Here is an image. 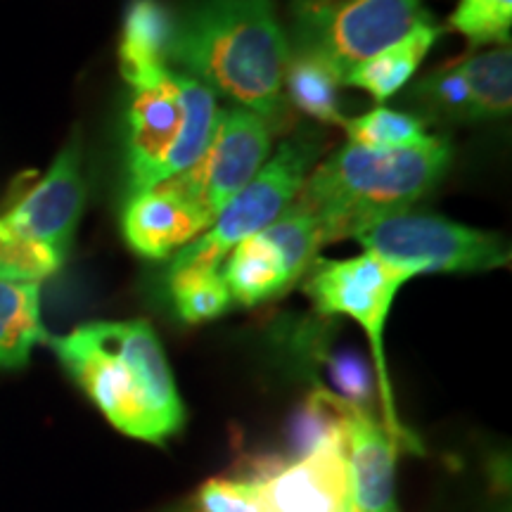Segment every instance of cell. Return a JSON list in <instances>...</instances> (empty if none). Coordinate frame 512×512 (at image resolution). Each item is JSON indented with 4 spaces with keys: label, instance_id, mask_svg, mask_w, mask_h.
Masks as SVG:
<instances>
[{
    "label": "cell",
    "instance_id": "obj_1",
    "mask_svg": "<svg viewBox=\"0 0 512 512\" xmlns=\"http://www.w3.org/2000/svg\"><path fill=\"white\" fill-rule=\"evenodd\" d=\"M290 41L273 0H183L174 12L169 67L226 95L275 131L287 117Z\"/></svg>",
    "mask_w": 512,
    "mask_h": 512
},
{
    "label": "cell",
    "instance_id": "obj_2",
    "mask_svg": "<svg viewBox=\"0 0 512 512\" xmlns=\"http://www.w3.org/2000/svg\"><path fill=\"white\" fill-rule=\"evenodd\" d=\"M48 344L114 430L155 446L181 432L183 399L147 320L88 323Z\"/></svg>",
    "mask_w": 512,
    "mask_h": 512
},
{
    "label": "cell",
    "instance_id": "obj_3",
    "mask_svg": "<svg viewBox=\"0 0 512 512\" xmlns=\"http://www.w3.org/2000/svg\"><path fill=\"white\" fill-rule=\"evenodd\" d=\"M451 157V143L441 136L401 150L347 143L304 178L290 209L316 221L323 245L356 238L384 216L411 209L441 181Z\"/></svg>",
    "mask_w": 512,
    "mask_h": 512
},
{
    "label": "cell",
    "instance_id": "obj_4",
    "mask_svg": "<svg viewBox=\"0 0 512 512\" xmlns=\"http://www.w3.org/2000/svg\"><path fill=\"white\" fill-rule=\"evenodd\" d=\"M216 117V95L176 69L150 86L131 88L124 136L128 195L188 171L207 150Z\"/></svg>",
    "mask_w": 512,
    "mask_h": 512
},
{
    "label": "cell",
    "instance_id": "obj_5",
    "mask_svg": "<svg viewBox=\"0 0 512 512\" xmlns=\"http://www.w3.org/2000/svg\"><path fill=\"white\" fill-rule=\"evenodd\" d=\"M411 278H418V275L408 271V268L389 264L377 254L363 252L361 256L344 261L316 259L304 290L318 313H323V316H347L361 325L375 358L377 384H380L384 411L382 425L394 434L396 441L418 446L415 437L401 425L399 413H396L392 380H389L387 358H384V325L389 320L396 294Z\"/></svg>",
    "mask_w": 512,
    "mask_h": 512
},
{
    "label": "cell",
    "instance_id": "obj_6",
    "mask_svg": "<svg viewBox=\"0 0 512 512\" xmlns=\"http://www.w3.org/2000/svg\"><path fill=\"white\" fill-rule=\"evenodd\" d=\"M432 22L422 0H344L292 8L290 50L309 53L347 76L358 64L392 48L420 24Z\"/></svg>",
    "mask_w": 512,
    "mask_h": 512
},
{
    "label": "cell",
    "instance_id": "obj_7",
    "mask_svg": "<svg viewBox=\"0 0 512 512\" xmlns=\"http://www.w3.org/2000/svg\"><path fill=\"white\" fill-rule=\"evenodd\" d=\"M358 245L380 259L422 273H477L510 264L505 238L425 211L384 216L356 235Z\"/></svg>",
    "mask_w": 512,
    "mask_h": 512
},
{
    "label": "cell",
    "instance_id": "obj_8",
    "mask_svg": "<svg viewBox=\"0 0 512 512\" xmlns=\"http://www.w3.org/2000/svg\"><path fill=\"white\" fill-rule=\"evenodd\" d=\"M316 155L318 143L313 138L285 140L275 155L266 159L259 174L228 202L211 228L171 256L169 268H221L230 249L261 233L290 209Z\"/></svg>",
    "mask_w": 512,
    "mask_h": 512
},
{
    "label": "cell",
    "instance_id": "obj_9",
    "mask_svg": "<svg viewBox=\"0 0 512 512\" xmlns=\"http://www.w3.org/2000/svg\"><path fill=\"white\" fill-rule=\"evenodd\" d=\"M271 147L273 131L264 119L242 107L219 110L202 157L162 185L200 211L211 228L228 202L259 174Z\"/></svg>",
    "mask_w": 512,
    "mask_h": 512
},
{
    "label": "cell",
    "instance_id": "obj_10",
    "mask_svg": "<svg viewBox=\"0 0 512 512\" xmlns=\"http://www.w3.org/2000/svg\"><path fill=\"white\" fill-rule=\"evenodd\" d=\"M83 204L86 183L81 174V147L69 143L50 164L46 176L0 214V230L29 245L53 249L67 259Z\"/></svg>",
    "mask_w": 512,
    "mask_h": 512
},
{
    "label": "cell",
    "instance_id": "obj_11",
    "mask_svg": "<svg viewBox=\"0 0 512 512\" xmlns=\"http://www.w3.org/2000/svg\"><path fill=\"white\" fill-rule=\"evenodd\" d=\"M261 512H354L344 432L259 486Z\"/></svg>",
    "mask_w": 512,
    "mask_h": 512
},
{
    "label": "cell",
    "instance_id": "obj_12",
    "mask_svg": "<svg viewBox=\"0 0 512 512\" xmlns=\"http://www.w3.org/2000/svg\"><path fill=\"white\" fill-rule=\"evenodd\" d=\"M347 453L349 489L354 512L396 510V448L394 434L377 422L368 408L351 403L342 425Z\"/></svg>",
    "mask_w": 512,
    "mask_h": 512
},
{
    "label": "cell",
    "instance_id": "obj_13",
    "mask_svg": "<svg viewBox=\"0 0 512 512\" xmlns=\"http://www.w3.org/2000/svg\"><path fill=\"white\" fill-rule=\"evenodd\" d=\"M126 245L138 256L164 261L200 238L209 223L195 207L164 185L128 195L121 216Z\"/></svg>",
    "mask_w": 512,
    "mask_h": 512
},
{
    "label": "cell",
    "instance_id": "obj_14",
    "mask_svg": "<svg viewBox=\"0 0 512 512\" xmlns=\"http://www.w3.org/2000/svg\"><path fill=\"white\" fill-rule=\"evenodd\" d=\"M174 12L162 0H131L119 41L121 79L131 88L150 86L169 72Z\"/></svg>",
    "mask_w": 512,
    "mask_h": 512
},
{
    "label": "cell",
    "instance_id": "obj_15",
    "mask_svg": "<svg viewBox=\"0 0 512 512\" xmlns=\"http://www.w3.org/2000/svg\"><path fill=\"white\" fill-rule=\"evenodd\" d=\"M441 27L434 22L420 24L411 34L403 36L399 43H394L392 48L382 50L375 57H370L368 62L358 64L354 72H349L342 79V86H354L361 88L373 95L375 100H387L392 98L413 79V74L418 72V67L430 53L434 43L439 41Z\"/></svg>",
    "mask_w": 512,
    "mask_h": 512
},
{
    "label": "cell",
    "instance_id": "obj_16",
    "mask_svg": "<svg viewBox=\"0 0 512 512\" xmlns=\"http://www.w3.org/2000/svg\"><path fill=\"white\" fill-rule=\"evenodd\" d=\"M43 342L41 283L0 280V368H22Z\"/></svg>",
    "mask_w": 512,
    "mask_h": 512
},
{
    "label": "cell",
    "instance_id": "obj_17",
    "mask_svg": "<svg viewBox=\"0 0 512 512\" xmlns=\"http://www.w3.org/2000/svg\"><path fill=\"white\" fill-rule=\"evenodd\" d=\"M223 280H226L233 302L256 306L271 302L292 287L283 264L259 235L242 240L226 256Z\"/></svg>",
    "mask_w": 512,
    "mask_h": 512
},
{
    "label": "cell",
    "instance_id": "obj_18",
    "mask_svg": "<svg viewBox=\"0 0 512 512\" xmlns=\"http://www.w3.org/2000/svg\"><path fill=\"white\" fill-rule=\"evenodd\" d=\"M342 76L316 55L290 50L285 69V98L299 112L323 124H342V102H339Z\"/></svg>",
    "mask_w": 512,
    "mask_h": 512
},
{
    "label": "cell",
    "instance_id": "obj_19",
    "mask_svg": "<svg viewBox=\"0 0 512 512\" xmlns=\"http://www.w3.org/2000/svg\"><path fill=\"white\" fill-rule=\"evenodd\" d=\"M472 98V121L503 119L512 107V53L508 46H498L486 53L460 57Z\"/></svg>",
    "mask_w": 512,
    "mask_h": 512
},
{
    "label": "cell",
    "instance_id": "obj_20",
    "mask_svg": "<svg viewBox=\"0 0 512 512\" xmlns=\"http://www.w3.org/2000/svg\"><path fill=\"white\" fill-rule=\"evenodd\" d=\"M169 297L185 323L197 325L216 320L233 306V297L223 280L221 268L176 266L166 273Z\"/></svg>",
    "mask_w": 512,
    "mask_h": 512
},
{
    "label": "cell",
    "instance_id": "obj_21",
    "mask_svg": "<svg viewBox=\"0 0 512 512\" xmlns=\"http://www.w3.org/2000/svg\"><path fill=\"white\" fill-rule=\"evenodd\" d=\"M349 406L351 403L339 399L337 394L328 392V389H316V392L306 396L302 406L294 411L290 430H287L292 463L306 458L328 439L339 437Z\"/></svg>",
    "mask_w": 512,
    "mask_h": 512
},
{
    "label": "cell",
    "instance_id": "obj_22",
    "mask_svg": "<svg viewBox=\"0 0 512 512\" xmlns=\"http://www.w3.org/2000/svg\"><path fill=\"white\" fill-rule=\"evenodd\" d=\"M256 235L273 249L292 285L311 271L318 249L323 247L316 221L297 209H287L278 221Z\"/></svg>",
    "mask_w": 512,
    "mask_h": 512
},
{
    "label": "cell",
    "instance_id": "obj_23",
    "mask_svg": "<svg viewBox=\"0 0 512 512\" xmlns=\"http://www.w3.org/2000/svg\"><path fill=\"white\" fill-rule=\"evenodd\" d=\"M342 126L349 133L351 143L368 150H401V147L418 145L430 136L425 131V119L384 105H377L361 117H347Z\"/></svg>",
    "mask_w": 512,
    "mask_h": 512
},
{
    "label": "cell",
    "instance_id": "obj_24",
    "mask_svg": "<svg viewBox=\"0 0 512 512\" xmlns=\"http://www.w3.org/2000/svg\"><path fill=\"white\" fill-rule=\"evenodd\" d=\"M413 100L420 105V112L441 121H472L470 88L458 62H448L434 69L413 88Z\"/></svg>",
    "mask_w": 512,
    "mask_h": 512
},
{
    "label": "cell",
    "instance_id": "obj_25",
    "mask_svg": "<svg viewBox=\"0 0 512 512\" xmlns=\"http://www.w3.org/2000/svg\"><path fill=\"white\" fill-rule=\"evenodd\" d=\"M448 27L477 46H508L512 29V0H460Z\"/></svg>",
    "mask_w": 512,
    "mask_h": 512
},
{
    "label": "cell",
    "instance_id": "obj_26",
    "mask_svg": "<svg viewBox=\"0 0 512 512\" xmlns=\"http://www.w3.org/2000/svg\"><path fill=\"white\" fill-rule=\"evenodd\" d=\"M64 256L53 249L29 245L0 230V280L15 283H43L64 266Z\"/></svg>",
    "mask_w": 512,
    "mask_h": 512
},
{
    "label": "cell",
    "instance_id": "obj_27",
    "mask_svg": "<svg viewBox=\"0 0 512 512\" xmlns=\"http://www.w3.org/2000/svg\"><path fill=\"white\" fill-rule=\"evenodd\" d=\"M190 512H261L259 486L240 477L209 479Z\"/></svg>",
    "mask_w": 512,
    "mask_h": 512
},
{
    "label": "cell",
    "instance_id": "obj_28",
    "mask_svg": "<svg viewBox=\"0 0 512 512\" xmlns=\"http://www.w3.org/2000/svg\"><path fill=\"white\" fill-rule=\"evenodd\" d=\"M328 373L332 380V387L339 399L354 406L366 408V403L373 396V375H370V366L354 351H339V354L328 358Z\"/></svg>",
    "mask_w": 512,
    "mask_h": 512
},
{
    "label": "cell",
    "instance_id": "obj_29",
    "mask_svg": "<svg viewBox=\"0 0 512 512\" xmlns=\"http://www.w3.org/2000/svg\"><path fill=\"white\" fill-rule=\"evenodd\" d=\"M344 0H292V8H304V5H335Z\"/></svg>",
    "mask_w": 512,
    "mask_h": 512
}]
</instances>
